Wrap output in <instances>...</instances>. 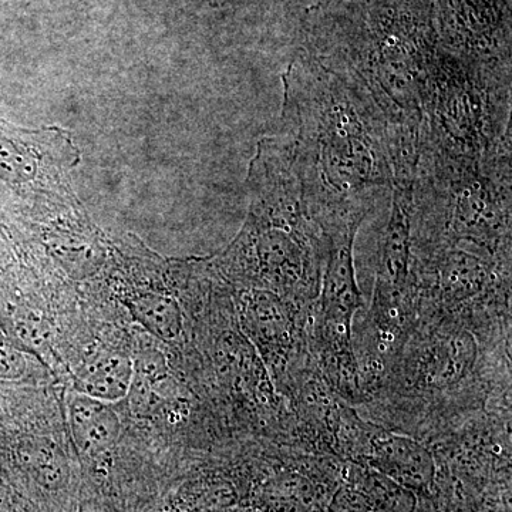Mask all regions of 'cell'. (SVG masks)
<instances>
[{
  "mask_svg": "<svg viewBox=\"0 0 512 512\" xmlns=\"http://www.w3.org/2000/svg\"><path fill=\"white\" fill-rule=\"evenodd\" d=\"M330 512H373L369 500L357 487H343L333 497Z\"/></svg>",
  "mask_w": 512,
  "mask_h": 512,
  "instance_id": "12",
  "label": "cell"
},
{
  "mask_svg": "<svg viewBox=\"0 0 512 512\" xmlns=\"http://www.w3.org/2000/svg\"><path fill=\"white\" fill-rule=\"evenodd\" d=\"M370 468L379 471L413 493H429L437 466L429 448L402 434H373L369 444Z\"/></svg>",
  "mask_w": 512,
  "mask_h": 512,
  "instance_id": "5",
  "label": "cell"
},
{
  "mask_svg": "<svg viewBox=\"0 0 512 512\" xmlns=\"http://www.w3.org/2000/svg\"><path fill=\"white\" fill-rule=\"evenodd\" d=\"M284 89V134L312 220L367 217L393 183L383 111L362 84L315 60H293Z\"/></svg>",
  "mask_w": 512,
  "mask_h": 512,
  "instance_id": "1",
  "label": "cell"
},
{
  "mask_svg": "<svg viewBox=\"0 0 512 512\" xmlns=\"http://www.w3.org/2000/svg\"><path fill=\"white\" fill-rule=\"evenodd\" d=\"M510 79V70L431 66L421 106V143L460 163L510 158Z\"/></svg>",
  "mask_w": 512,
  "mask_h": 512,
  "instance_id": "2",
  "label": "cell"
},
{
  "mask_svg": "<svg viewBox=\"0 0 512 512\" xmlns=\"http://www.w3.org/2000/svg\"><path fill=\"white\" fill-rule=\"evenodd\" d=\"M19 457L46 490H59L69 478V464L59 444L47 437H33L20 444Z\"/></svg>",
  "mask_w": 512,
  "mask_h": 512,
  "instance_id": "9",
  "label": "cell"
},
{
  "mask_svg": "<svg viewBox=\"0 0 512 512\" xmlns=\"http://www.w3.org/2000/svg\"><path fill=\"white\" fill-rule=\"evenodd\" d=\"M26 372V360L15 345L0 342V379H20Z\"/></svg>",
  "mask_w": 512,
  "mask_h": 512,
  "instance_id": "11",
  "label": "cell"
},
{
  "mask_svg": "<svg viewBox=\"0 0 512 512\" xmlns=\"http://www.w3.org/2000/svg\"><path fill=\"white\" fill-rule=\"evenodd\" d=\"M128 311L144 329L164 342H174L183 333V312L170 296L144 293L128 302Z\"/></svg>",
  "mask_w": 512,
  "mask_h": 512,
  "instance_id": "8",
  "label": "cell"
},
{
  "mask_svg": "<svg viewBox=\"0 0 512 512\" xmlns=\"http://www.w3.org/2000/svg\"><path fill=\"white\" fill-rule=\"evenodd\" d=\"M356 487L366 495L373 512L416 511V493L373 468L360 474Z\"/></svg>",
  "mask_w": 512,
  "mask_h": 512,
  "instance_id": "10",
  "label": "cell"
},
{
  "mask_svg": "<svg viewBox=\"0 0 512 512\" xmlns=\"http://www.w3.org/2000/svg\"><path fill=\"white\" fill-rule=\"evenodd\" d=\"M59 141L60 134L20 130L0 119V205L32 200L50 184L62 190V163L46 161V147Z\"/></svg>",
  "mask_w": 512,
  "mask_h": 512,
  "instance_id": "4",
  "label": "cell"
},
{
  "mask_svg": "<svg viewBox=\"0 0 512 512\" xmlns=\"http://www.w3.org/2000/svg\"><path fill=\"white\" fill-rule=\"evenodd\" d=\"M134 362L123 353L104 350L92 357L74 376L76 392L114 403L128 396L133 383Z\"/></svg>",
  "mask_w": 512,
  "mask_h": 512,
  "instance_id": "7",
  "label": "cell"
},
{
  "mask_svg": "<svg viewBox=\"0 0 512 512\" xmlns=\"http://www.w3.org/2000/svg\"><path fill=\"white\" fill-rule=\"evenodd\" d=\"M69 421L74 443L84 456L109 453L121 436V420L113 404L82 393L70 399Z\"/></svg>",
  "mask_w": 512,
  "mask_h": 512,
  "instance_id": "6",
  "label": "cell"
},
{
  "mask_svg": "<svg viewBox=\"0 0 512 512\" xmlns=\"http://www.w3.org/2000/svg\"><path fill=\"white\" fill-rule=\"evenodd\" d=\"M413 338L397 376L404 396L450 399L473 382L481 355L473 332L450 323Z\"/></svg>",
  "mask_w": 512,
  "mask_h": 512,
  "instance_id": "3",
  "label": "cell"
}]
</instances>
